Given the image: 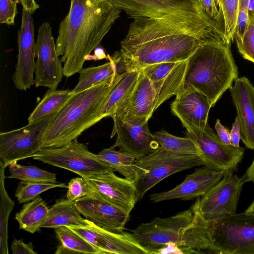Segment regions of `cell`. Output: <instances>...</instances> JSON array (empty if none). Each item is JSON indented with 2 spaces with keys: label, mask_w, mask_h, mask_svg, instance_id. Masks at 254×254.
I'll return each instance as SVG.
<instances>
[{
  "label": "cell",
  "mask_w": 254,
  "mask_h": 254,
  "mask_svg": "<svg viewBox=\"0 0 254 254\" xmlns=\"http://www.w3.org/2000/svg\"><path fill=\"white\" fill-rule=\"evenodd\" d=\"M121 10L107 0H71L56 42L66 77L79 72L108 33Z\"/></svg>",
  "instance_id": "cell-1"
},
{
  "label": "cell",
  "mask_w": 254,
  "mask_h": 254,
  "mask_svg": "<svg viewBox=\"0 0 254 254\" xmlns=\"http://www.w3.org/2000/svg\"><path fill=\"white\" fill-rule=\"evenodd\" d=\"M198 197L190 208L174 216L156 217L141 223L131 231L132 236L150 254H160L169 245L181 253H197L202 250L211 253L210 223L199 213Z\"/></svg>",
  "instance_id": "cell-2"
},
{
  "label": "cell",
  "mask_w": 254,
  "mask_h": 254,
  "mask_svg": "<svg viewBox=\"0 0 254 254\" xmlns=\"http://www.w3.org/2000/svg\"><path fill=\"white\" fill-rule=\"evenodd\" d=\"M123 73L117 74L75 93L51 119L41 139V149L64 146L100 121L108 95Z\"/></svg>",
  "instance_id": "cell-3"
},
{
  "label": "cell",
  "mask_w": 254,
  "mask_h": 254,
  "mask_svg": "<svg viewBox=\"0 0 254 254\" xmlns=\"http://www.w3.org/2000/svg\"><path fill=\"white\" fill-rule=\"evenodd\" d=\"M238 77L231 43L222 39L210 40L200 42L188 60L181 90L194 88L208 98L213 107Z\"/></svg>",
  "instance_id": "cell-4"
},
{
  "label": "cell",
  "mask_w": 254,
  "mask_h": 254,
  "mask_svg": "<svg viewBox=\"0 0 254 254\" xmlns=\"http://www.w3.org/2000/svg\"><path fill=\"white\" fill-rule=\"evenodd\" d=\"M131 18L196 26L224 39L199 0H107Z\"/></svg>",
  "instance_id": "cell-5"
},
{
  "label": "cell",
  "mask_w": 254,
  "mask_h": 254,
  "mask_svg": "<svg viewBox=\"0 0 254 254\" xmlns=\"http://www.w3.org/2000/svg\"><path fill=\"white\" fill-rule=\"evenodd\" d=\"M187 62H181L169 75L160 80H151L140 71L132 90L114 114L149 120L163 103L180 91Z\"/></svg>",
  "instance_id": "cell-6"
},
{
  "label": "cell",
  "mask_w": 254,
  "mask_h": 254,
  "mask_svg": "<svg viewBox=\"0 0 254 254\" xmlns=\"http://www.w3.org/2000/svg\"><path fill=\"white\" fill-rule=\"evenodd\" d=\"M200 43L190 35H171L137 44L121 46L120 52L128 71L140 70L154 64L187 61Z\"/></svg>",
  "instance_id": "cell-7"
},
{
  "label": "cell",
  "mask_w": 254,
  "mask_h": 254,
  "mask_svg": "<svg viewBox=\"0 0 254 254\" xmlns=\"http://www.w3.org/2000/svg\"><path fill=\"white\" fill-rule=\"evenodd\" d=\"M201 165L203 166V162L199 155L174 154L160 147L134 163L133 181L137 190L138 200H141L148 190L171 175Z\"/></svg>",
  "instance_id": "cell-8"
},
{
  "label": "cell",
  "mask_w": 254,
  "mask_h": 254,
  "mask_svg": "<svg viewBox=\"0 0 254 254\" xmlns=\"http://www.w3.org/2000/svg\"><path fill=\"white\" fill-rule=\"evenodd\" d=\"M211 253L254 254V212L235 213L210 223Z\"/></svg>",
  "instance_id": "cell-9"
},
{
  "label": "cell",
  "mask_w": 254,
  "mask_h": 254,
  "mask_svg": "<svg viewBox=\"0 0 254 254\" xmlns=\"http://www.w3.org/2000/svg\"><path fill=\"white\" fill-rule=\"evenodd\" d=\"M34 160L73 172L88 180L93 175L115 170L77 140L60 147L42 148Z\"/></svg>",
  "instance_id": "cell-10"
},
{
  "label": "cell",
  "mask_w": 254,
  "mask_h": 254,
  "mask_svg": "<svg viewBox=\"0 0 254 254\" xmlns=\"http://www.w3.org/2000/svg\"><path fill=\"white\" fill-rule=\"evenodd\" d=\"M183 126L187 129L186 136L198 147L203 166L216 170L234 171L242 160L245 149L222 142L208 124L203 127Z\"/></svg>",
  "instance_id": "cell-11"
},
{
  "label": "cell",
  "mask_w": 254,
  "mask_h": 254,
  "mask_svg": "<svg viewBox=\"0 0 254 254\" xmlns=\"http://www.w3.org/2000/svg\"><path fill=\"white\" fill-rule=\"evenodd\" d=\"M233 171L225 172L222 179L205 194L198 197V209L202 218L209 223L236 213L245 183Z\"/></svg>",
  "instance_id": "cell-12"
},
{
  "label": "cell",
  "mask_w": 254,
  "mask_h": 254,
  "mask_svg": "<svg viewBox=\"0 0 254 254\" xmlns=\"http://www.w3.org/2000/svg\"><path fill=\"white\" fill-rule=\"evenodd\" d=\"M48 116L21 128L0 133V163L4 167L13 162L33 157L41 149L42 134L52 117Z\"/></svg>",
  "instance_id": "cell-13"
},
{
  "label": "cell",
  "mask_w": 254,
  "mask_h": 254,
  "mask_svg": "<svg viewBox=\"0 0 254 254\" xmlns=\"http://www.w3.org/2000/svg\"><path fill=\"white\" fill-rule=\"evenodd\" d=\"M111 138L117 134L116 147L123 149L137 160L160 148V145L148 127V120L114 114Z\"/></svg>",
  "instance_id": "cell-14"
},
{
  "label": "cell",
  "mask_w": 254,
  "mask_h": 254,
  "mask_svg": "<svg viewBox=\"0 0 254 254\" xmlns=\"http://www.w3.org/2000/svg\"><path fill=\"white\" fill-rule=\"evenodd\" d=\"M52 31L50 24L46 22L38 29L34 67L36 87L57 88L64 76L62 62L58 55Z\"/></svg>",
  "instance_id": "cell-15"
},
{
  "label": "cell",
  "mask_w": 254,
  "mask_h": 254,
  "mask_svg": "<svg viewBox=\"0 0 254 254\" xmlns=\"http://www.w3.org/2000/svg\"><path fill=\"white\" fill-rule=\"evenodd\" d=\"M188 34L194 36L200 42L221 39L200 28L189 24L168 23L147 18H136L130 24L126 37L121 46L141 43L162 36Z\"/></svg>",
  "instance_id": "cell-16"
},
{
  "label": "cell",
  "mask_w": 254,
  "mask_h": 254,
  "mask_svg": "<svg viewBox=\"0 0 254 254\" xmlns=\"http://www.w3.org/2000/svg\"><path fill=\"white\" fill-rule=\"evenodd\" d=\"M87 225L67 227L82 237L102 254H150L133 238L131 233L107 230L87 219Z\"/></svg>",
  "instance_id": "cell-17"
},
{
  "label": "cell",
  "mask_w": 254,
  "mask_h": 254,
  "mask_svg": "<svg viewBox=\"0 0 254 254\" xmlns=\"http://www.w3.org/2000/svg\"><path fill=\"white\" fill-rule=\"evenodd\" d=\"M17 63L12 80L17 89L26 91L35 84L33 74L36 58V43L32 13L23 8L21 28L17 34Z\"/></svg>",
  "instance_id": "cell-18"
},
{
  "label": "cell",
  "mask_w": 254,
  "mask_h": 254,
  "mask_svg": "<svg viewBox=\"0 0 254 254\" xmlns=\"http://www.w3.org/2000/svg\"><path fill=\"white\" fill-rule=\"evenodd\" d=\"M74 202L85 219L110 231L123 232L130 217L131 212L107 201L95 191Z\"/></svg>",
  "instance_id": "cell-19"
},
{
  "label": "cell",
  "mask_w": 254,
  "mask_h": 254,
  "mask_svg": "<svg viewBox=\"0 0 254 254\" xmlns=\"http://www.w3.org/2000/svg\"><path fill=\"white\" fill-rule=\"evenodd\" d=\"M114 172L96 174L87 181L101 197L131 212L138 201L135 185L133 181L119 177Z\"/></svg>",
  "instance_id": "cell-20"
},
{
  "label": "cell",
  "mask_w": 254,
  "mask_h": 254,
  "mask_svg": "<svg viewBox=\"0 0 254 254\" xmlns=\"http://www.w3.org/2000/svg\"><path fill=\"white\" fill-rule=\"evenodd\" d=\"M224 173V171L203 166L188 175L181 184L173 189L150 194V200L159 202L174 199L190 200L201 196L222 179Z\"/></svg>",
  "instance_id": "cell-21"
},
{
  "label": "cell",
  "mask_w": 254,
  "mask_h": 254,
  "mask_svg": "<svg viewBox=\"0 0 254 254\" xmlns=\"http://www.w3.org/2000/svg\"><path fill=\"white\" fill-rule=\"evenodd\" d=\"M230 92L241 128V139L248 149H254V86L246 77L237 78Z\"/></svg>",
  "instance_id": "cell-22"
},
{
  "label": "cell",
  "mask_w": 254,
  "mask_h": 254,
  "mask_svg": "<svg viewBox=\"0 0 254 254\" xmlns=\"http://www.w3.org/2000/svg\"><path fill=\"white\" fill-rule=\"evenodd\" d=\"M212 108L208 98L192 87L181 90L171 104L172 113L183 126L203 127L207 124L209 112Z\"/></svg>",
  "instance_id": "cell-23"
},
{
  "label": "cell",
  "mask_w": 254,
  "mask_h": 254,
  "mask_svg": "<svg viewBox=\"0 0 254 254\" xmlns=\"http://www.w3.org/2000/svg\"><path fill=\"white\" fill-rule=\"evenodd\" d=\"M108 59L109 61L103 64L81 69L78 83L72 92H80L117 74L128 71L120 51L116 52L112 56L108 55Z\"/></svg>",
  "instance_id": "cell-24"
},
{
  "label": "cell",
  "mask_w": 254,
  "mask_h": 254,
  "mask_svg": "<svg viewBox=\"0 0 254 254\" xmlns=\"http://www.w3.org/2000/svg\"><path fill=\"white\" fill-rule=\"evenodd\" d=\"M78 211L74 201L66 198L57 200L49 208L48 216L41 228H56L61 226H74L87 225Z\"/></svg>",
  "instance_id": "cell-25"
},
{
  "label": "cell",
  "mask_w": 254,
  "mask_h": 254,
  "mask_svg": "<svg viewBox=\"0 0 254 254\" xmlns=\"http://www.w3.org/2000/svg\"><path fill=\"white\" fill-rule=\"evenodd\" d=\"M49 208L43 199L38 196L30 202L24 204L21 209L15 214L14 218L19 224V229L34 233L46 221Z\"/></svg>",
  "instance_id": "cell-26"
},
{
  "label": "cell",
  "mask_w": 254,
  "mask_h": 254,
  "mask_svg": "<svg viewBox=\"0 0 254 254\" xmlns=\"http://www.w3.org/2000/svg\"><path fill=\"white\" fill-rule=\"evenodd\" d=\"M75 93L70 90L49 88L28 118V123L37 122L59 112Z\"/></svg>",
  "instance_id": "cell-27"
},
{
  "label": "cell",
  "mask_w": 254,
  "mask_h": 254,
  "mask_svg": "<svg viewBox=\"0 0 254 254\" xmlns=\"http://www.w3.org/2000/svg\"><path fill=\"white\" fill-rule=\"evenodd\" d=\"M140 70H133L124 72L119 82L108 95L103 107L101 117H112L117 109L127 98L134 86Z\"/></svg>",
  "instance_id": "cell-28"
},
{
  "label": "cell",
  "mask_w": 254,
  "mask_h": 254,
  "mask_svg": "<svg viewBox=\"0 0 254 254\" xmlns=\"http://www.w3.org/2000/svg\"><path fill=\"white\" fill-rule=\"evenodd\" d=\"M113 145L104 149L97 155L99 159L107 163L111 167L125 178L133 181L135 176L134 163L136 159L127 151L116 149Z\"/></svg>",
  "instance_id": "cell-29"
},
{
  "label": "cell",
  "mask_w": 254,
  "mask_h": 254,
  "mask_svg": "<svg viewBox=\"0 0 254 254\" xmlns=\"http://www.w3.org/2000/svg\"><path fill=\"white\" fill-rule=\"evenodd\" d=\"M217 0L219 14L216 23L225 40L231 43L235 38L239 0Z\"/></svg>",
  "instance_id": "cell-30"
},
{
  "label": "cell",
  "mask_w": 254,
  "mask_h": 254,
  "mask_svg": "<svg viewBox=\"0 0 254 254\" xmlns=\"http://www.w3.org/2000/svg\"><path fill=\"white\" fill-rule=\"evenodd\" d=\"M160 146L163 149L177 154H193L201 156L200 150L191 139L173 135L164 129L153 133Z\"/></svg>",
  "instance_id": "cell-31"
},
{
  "label": "cell",
  "mask_w": 254,
  "mask_h": 254,
  "mask_svg": "<svg viewBox=\"0 0 254 254\" xmlns=\"http://www.w3.org/2000/svg\"><path fill=\"white\" fill-rule=\"evenodd\" d=\"M10 175L8 178L16 179L27 182H57L56 175L37 166H25L13 162L8 165Z\"/></svg>",
  "instance_id": "cell-32"
},
{
  "label": "cell",
  "mask_w": 254,
  "mask_h": 254,
  "mask_svg": "<svg viewBox=\"0 0 254 254\" xmlns=\"http://www.w3.org/2000/svg\"><path fill=\"white\" fill-rule=\"evenodd\" d=\"M56 237L61 244L78 254H102L101 251L66 226L55 228Z\"/></svg>",
  "instance_id": "cell-33"
},
{
  "label": "cell",
  "mask_w": 254,
  "mask_h": 254,
  "mask_svg": "<svg viewBox=\"0 0 254 254\" xmlns=\"http://www.w3.org/2000/svg\"><path fill=\"white\" fill-rule=\"evenodd\" d=\"M55 188H67L68 186L61 183L27 182L21 181L15 190V196L19 203L28 202L35 199L46 190Z\"/></svg>",
  "instance_id": "cell-34"
},
{
  "label": "cell",
  "mask_w": 254,
  "mask_h": 254,
  "mask_svg": "<svg viewBox=\"0 0 254 254\" xmlns=\"http://www.w3.org/2000/svg\"><path fill=\"white\" fill-rule=\"evenodd\" d=\"M248 25L242 38L236 39L238 51L243 58L254 63V15L248 14Z\"/></svg>",
  "instance_id": "cell-35"
},
{
  "label": "cell",
  "mask_w": 254,
  "mask_h": 254,
  "mask_svg": "<svg viewBox=\"0 0 254 254\" xmlns=\"http://www.w3.org/2000/svg\"><path fill=\"white\" fill-rule=\"evenodd\" d=\"M181 63L166 62L154 64L143 67L140 71L151 80H160L169 75Z\"/></svg>",
  "instance_id": "cell-36"
},
{
  "label": "cell",
  "mask_w": 254,
  "mask_h": 254,
  "mask_svg": "<svg viewBox=\"0 0 254 254\" xmlns=\"http://www.w3.org/2000/svg\"><path fill=\"white\" fill-rule=\"evenodd\" d=\"M67 186L66 198L71 201H75L82 197L90 195L94 191L87 180L82 177L71 179Z\"/></svg>",
  "instance_id": "cell-37"
},
{
  "label": "cell",
  "mask_w": 254,
  "mask_h": 254,
  "mask_svg": "<svg viewBox=\"0 0 254 254\" xmlns=\"http://www.w3.org/2000/svg\"><path fill=\"white\" fill-rule=\"evenodd\" d=\"M18 0H0V23L8 25L14 24L17 14V5Z\"/></svg>",
  "instance_id": "cell-38"
},
{
  "label": "cell",
  "mask_w": 254,
  "mask_h": 254,
  "mask_svg": "<svg viewBox=\"0 0 254 254\" xmlns=\"http://www.w3.org/2000/svg\"><path fill=\"white\" fill-rule=\"evenodd\" d=\"M13 254H37L34 250L32 242L25 244L22 239L17 240L14 238L11 245Z\"/></svg>",
  "instance_id": "cell-39"
},
{
  "label": "cell",
  "mask_w": 254,
  "mask_h": 254,
  "mask_svg": "<svg viewBox=\"0 0 254 254\" xmlns=\"http://www.w3.org/2000/svg\"><path fill=\"white\" fill-rule=\"evenodd\" d=\"M201 6L208 16L215 22L219 14L217 0H199Z\"/></svg>",
  "instance_id": "cell-40"
},
{
  "label": "cell",
  "mask_w": 254,
  "mask_h": 254,
  "mask_svg": "<svg viewBox=\"0 0 254 254\" xmlns=\"http://www.w3.org/2000/svg\"><path fill=\"white\" fill-rule=\"evenodd\" d=\"M230 144L234 147H239L241 139V128L239 120L237 117L232 124V127L230 132Z\"/></svg>",
  "instance_id": "cell-41"
},
{
  "label": "cell",
  "mask_w": 254,
  "mask_h": 254,
  "mask_svg": "<svg viewBox=\"0 0 254 254\" xmlns=\"http://www.w3.org/2000/svg\"><path fill=\"white\" fill-rule=\"evenodd\" d=\"M215 129L218 138L224 143L230 144V134L228 128L221 123L219 119H217L215 124Z\"/></svg>",
  "instance_id": "cell-42"
},
{
  "label": "cell",
  "mask_w": 254,
  "mask_h": 254,
  "mask_svg": "<svg viewBox=\"0 0 254 254\" xmlns=\"http://www.w3.org/2000/svg\"><path fill=\"white\" fill-rule=\"evenodd\" d=\"M23 8L31 12L32 14L39 8L40 6L35 0H18Z\"/></svg>",
  "instance_id": "cell-43"
},
{
  "label": "cell",
  "mask_w": 254,
  "mask_h": 254,
  "mask_svg": "<svg viewBox=\"0 0 254 254\" xmlns=\"http://www.w3.org/2000/svg\"><path fill=\"white\" fill-rule=\"evenodd\" d=\"M243 178L245 183L251 182L254 183V158L251 165L243 176Z\"/></svg>",
  "instance_id": "cell-44"
},
{
  "label": "cell",
  "mask_w": 254,
  "mask_h": 254,
  "mask_svg": "<svg viewBox=\"0 0 254 254\" xmlns=\"http://www.w3.org/2000/svg\"><path fill=\"white\" fill-rule=\"evenodd\" d=\"M91 58H92V59L95 60H101L105 58L108 59V56H106L103 49L98 46L94 50V55H90L89 60L91 59Z\"/></svg>",
  "instance_id": "cell-45"
},
{
  "label": "cell",
  "mask_w": 254,
  "mask_h": 254,
  "mask_svg": "<svg viewBox=\"0 0 254 254\" xmlns=\"http://www.w3.org/2000/svg\"><path fill=\"white\" fill-rule=\"evenodd\" d=\"M250 0H239L238 11L248 12V3Z\"/></svg>",
  "instance_id": "cell-46"
},
{
  "label": "cell",
  "mask_w": 254,
  "mask_h": 254,
  "mask_svg": "<svg viewBox=\"0 0 254 254\" xmlns=\"http://www.w3.org/2000/svg\"><path fill=\"white\" fill-rule=\"evenodd\" d=\"M245 211L247 212H254V200Z\"/></svg>",
  "instance_id": "cell-47"
}]
</instances>
